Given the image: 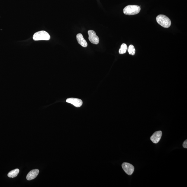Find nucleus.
Returning <instances> with one entry per match:
<instances>
[{
  "label": "nucleus",
  "mask_w": 187,
  "mask_h": 187,
  "mask_svg": "<svg viewBox=\"0 0 187 187\" xmlns=\"http://www.w3.org/2000/svg\"><path fill=\"white\" fill-rule=\"evenodd\" d=\"M141 10L140 7L136 5H129L124 8L123 13L127 15H135L138 14Z\"/></svg>",
  "instance_id": "nucleus-1"
},
{
  "label": "nucleus",
  "mask_w": 187,
  "mask_h": 187,
  "mask_svg": "<svg viewBox=\"0 0 187 187\" xmlns=\"http://www.w3.org/2000/svg\"><path fill=\"white\" fill-rule=\"evenodd\" d=\"M158 24L163 27H169L171 25V21L167 16L163 15H158L156 18Z\"/></svg>",
  "instance_id": "nucleus-2"
},
{
  "label": "nucleus",
  "mask_w": 187,
  "mask_h": 187,
  "mask_svg": "<svg viewBox=\"0 0 187 187\" xmlns=\"http://www.w3.org/2000/svg\"><path fill=\"white\" fill-rule=\"evenodd\" d=\"M50 39V35L48 32L44 31L37 32L33 36V39L35 41L49 40Z\"/></svg>",
  "instance_id": "nucleus-3"
},
{
  "label": "nucleus",
  "mask_w": 187,
  "mask_h": 187,
  "mask_svg": "<svg viewBox=\"0 0 187 187\" xmlns=\"http://www.w3.org/2000/svg\"><path fill=\"white\" fill-rule=\"evenodd\" d=\"M89 40L93 44H97L99 43V37L97 36L96 33L93 30H89L88 32Z\"/></svg>",
  "instance_id": "nucleus-4"
},
{
  "label": "nucleus",
  "mask_w": 187,
  "mask_h": 187,
  "mask_svg": "<svg viewBox=\"0 0 187 187\" xmlns=\"http://www.w3.org/2000/svg\"><path fill=\"white\" fill-rule=\"evenodd\" d=\"M122 166L124 171L128 175H132L134 173L135 168L132 164L127 163H123Z\"/></svg>",
  "instance_id": "nucleus-5"
},
{
  "label": "nucleus",
  "mask_w": 187,
  "mask_h": 187,
  "mask_svg": "<svg viewBox=\"0 0 187 187\" xmlns=\"http://www.w3.org/2000/svg\"><path fill=\"white\" fill-rule=\"evenodd\" d=\"M162 135V131H159L154 133L151 137L152 142L154 144H157L160 141Z\"/></svg>",
  "instance_id": "nucleus-6"
},
{
  "label": "nucleus",
  "mask_w": 187,
  "mask_h": 187,
  "mask_svg": "<svg viewBox=\"0 0 187 187\" xmlns=\"http://www.w3.org/2000/svg\"><path fill=\"white\" fill-rule=\"evenodd\" d=\"M66 102L78 107H81L83 104V102L81 100L77 99V98H69L66 100Z\"/></svg>",
  "instance_id": "nucleus-7"
},
{
  "label": "nucleus",
  "mask_w": 187,
  "mask_h": 187,
  "mask_svg": "<svg viewBox=\"0 0 187 187\" xmlns=\"http://www.w3.org/2000/svg\"><path fill=\"white\" fill-rule=\"evenodd\" d=\"M39 173L38 169H35L31 170L27 175V180L30 181L36 178Z\"/></svg>",
  "instance_id": "nucleus-8"
},
{
  "label": "nucleus",
  "mask_w": 187,
  "mask_h": 187,
  "mask_svg": "<svg viewBox=\"0 0 187 187\" xmlns=\"http://www.w3.org/2000/svg\"><path fill=\"white\" fill-rule=\"evenodd\" d=\"M76 38L78 43L84 47H86L87 46V43L85 40L84 39L83 35L81 33H79L77 35Z\"/></svg>",
  "instance_id": "nucleus-9"
},
{
  "label": "nucleus",
  "mask_w": 187,
  "mask_h": 187,
  "mask_svg": "<svg viewBox=\"0 0 187 187\" xmlns=\"http://www.w3.org/2000/svg\"><path fill=\"white\" fill-rule=\"evenodd\" d=\"M19 171V170L18 169H16L11 170L8 173V176L10 178L15 177L17 176Z\"/></svg>",
  "instance_id": "nucleus-10"
},
{
  "label": "nucleus",
  "mask_w": 187,
  "mask_h": 187,
  "mask_svg": "<svg viewBox=\"0 0 187 187\" xmlns=\"http://www.w3.org/2000/svg\"><path fill=\"white\" fill-rule=\"evenodd\" d=\"M128 50L127 46L125 43H123L122 44L119 50V53L120 54H123L126 53Z\"/></svg>",
  "instance_id": "nucleus-11"
},
{
  "label": "nucleus",
  "mask_w": 187,
  "mask_h": 187,
  "mask_svg": "<svg viewBox=\"0 0 187 187\" xmlns=\"http://www.w3.org/2000/svg\"><path fill=\"white\" fill-rule=\"evenodd\" d=\"M128 52L130 55H134L135 52V49L134 46L130 45L128 47Z\"/></svg>",
  "instance_id": "nucleus-12"
},
{
  "label": "nucleus",
  "mask_w": 187,
  "mask_h": 187,
  "mask_svg": "<svg viewBox=\"0 0 187 187\" xmlns=\"http://www.w3.org/2000/svg\"><path fill=\"white\" fill-rule=\"evenodd\" d=\"M183 146L184 148H187V140H186L184 141L183 144Z\"/></svg>",
  "instance_id": "nucleus-13"
}]
</instances>
